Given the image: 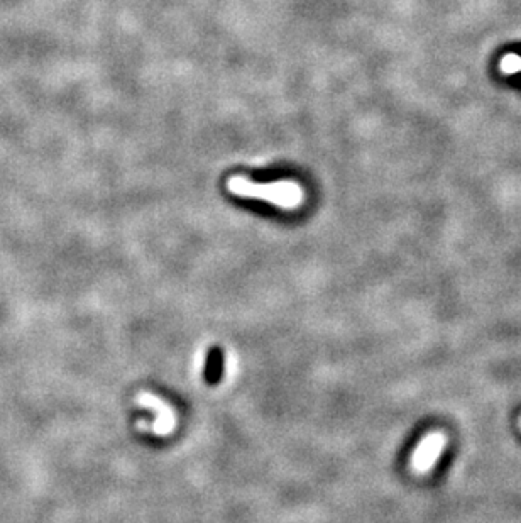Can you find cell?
Here are the masks:
<instances>
[{
    "mask_svg": "<svg viewBox=\"0 0 521 523\" xmlns=\"http://www.w3.org/2000/svg\"><path fill=\"white\" fill-rule=\"evenodd\" d=\"M444 446H445L444 434L433 432V434L427 435V437L420 442V446L417 447V450L413 452L412 466H413L414 472H417V475H425V472H428V469L435 464L437 459H439Z\"/></svg>",
    "mask_w": 521,
    "mask_h": 523,
    "instance_id": "3957f363",
    "label": "cell"
},
{
    "mask_svg": "<svg viewBox=\"0 0 521 523\" xmlns=\"http://www.w3.org/2000/svg\"><path fill=\"white\" fill-rule=\"evenodd\" d=\"M501 71L503 73L513 75L521 71V56L518 55H508L501 59Z\"/></svg>",
    "mask_w": 521,
    "mask_h": 523,
    "instance_id": "277c9868",
    "label": "cell"
},
{
    "mask_svg": "<svg viewBox=\"0 0 521 523\" xmlns=\"http://www.w3.org/2000/svg\"><path fill=\"white\" fill-rule=\"evenodd\" d=\"M136 405L154 412L156 415V419L151 420V422L140 420L138 423V428H140V430L151 432V434L159 435V437L170 435L174 430V427H176V416H174L173 408L168 403H165L159 396L153 395V393L143 392L136 396Z\"/></svg>",
    "mask_w": 521,
    "mask_h": 523,
    "instance_id": "7a4b0ae2",
    "label": "cell"
},
{
    "mask_svg": "<svg viewBox=\"0 0 521 523\" xmlns=\"http://www.w3.org/2000/svg\"><path fill=\"white\" fill-rule=\"evenodd\" d=\"M227 188L230 193L237 196H247V199H259L273 205L288 208H298L305 200V192L296 181L281 180L271 181V183H256L244 176H232L227 181Z\"/></svg>",
    "mask_w": 521,
    "mask_h": 523,
    "instance_id": "6da1fadb",
    "label": "cell"
}]
</instances>
